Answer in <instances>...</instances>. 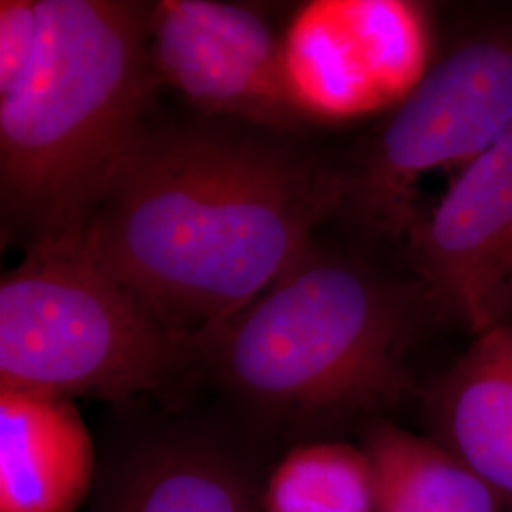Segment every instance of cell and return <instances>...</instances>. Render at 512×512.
<instances>
[{
	"instance_id": "7",
	"label": "cell",
	"mask_w": 512,
	"mask_h": 512,
	"mask_svg": "<svg viewBox=\"0 0 512 512\" xmlns=\"http://www.w3.org/2000/svg\"><path fill=\"white\" fill-rule=\"evenodd\" d=\"M150 57L160 82L209 114L275 131L304 122L285 84L283 35L251 4H152Z\"/></svg>"
},
{
	"instance_id": "9",
	"label": "cell",
	"mask_w": 512,
	"mask_h": 512,
	"mask_svg": "<svg viewBox=\"0 0 512 512\" xmlns=\"http://www.w3.org/2000/svg\"><path fill=\"white\" fill-rule=\"evenodd\" d=\"M264 476L238 440L165 423L110 452L88 512H262Z\"/></svg>"
},
{
	"instance_id": "8",
	"label": "cell",
	"mask_w": 512,
	"mask_h": 512,
	"mask_svg": "<svg viewBox=\"0 0 512 512\" xmlns=\"http://www.w3.org/2000/svg\"><path fill=\"white\" fill-rule=\"evenodd\" d=\"M429 302L480 334L512 308V133L465 165L429 219L412 230Z\"/></svg>"
},
{
	"instance_id": "10",
	"label": "cell",
	"mask_w": 512,
	"mask_h": 512,
	"mask_svg": "<svg viewBox=\"0 0 512 512\" xmlns=\"http://www.w3.org/2000/svg\"><path fill=\"white\" fill-rule=\"evenodd\" d=\"M99 465L73 399L0 389V512H76Z\"/></svg>"
},
{
	"instance_id": "15",
	"label": "cell",
	"mask_w": 512,
	"mask_h": 512,
	"mask_svg": "<svg viewBox=\"0 0 512 512\" xmlns=\"http://www.w3.org/2000/svg\"><path fill=\"white\" fill-rule=\"evenodd\" d=\"M511 313H512V308H511Z\"/></svg>"
},
{
	"instance_id": "11",
	"label": "cell",
	"mask_w": 512,
	"mask_h": 512,
	"mask_svg": "<svg viewBox=\"0 0 512 512\" xmlns=\"http://www.w3.org/2000/svg\"><path fill=\"white\" fill-rule=\"evenodd\" d=\"M433 439L475 469L512 512V325L480 332L435 385Z\"/></svg>"
},
{
	"instance_id": "6",
	"label": "cell",
	"mask_w": 512,
	"mask_h": 512,
	"mask_svg": "<svg viewBox=\"0 0 512 512\" xmlns=\"http://www.w3.org/2000/svg\"><path fill=\"white\" fill-rule=\"evenodd\" d=\"M431 29L408 0H313L283 33V74L304 120L397 109L429 73Z\"/></svg>"
},
{
	"instance_id": "5",
	"label": "cell",
	"mask_w": 512,
	"mask_h": 512,
	"mask_svg": "<svg viewBox=\"0 0 512 512\" xmlns=\"http://www.w3.org/2000/svg\"><path fill=\"white\" fill-rule=\"evenodd\" d=\"M512 133V46L475 40L429 69L393 110L365 158L346 173V202L368 228L397 234L410 222L421 175L471 164Z\"/></svg>"
},
{
	"instance_id": "14",
	"label": "cell",
	"mask_w": 512,
	"mask_h": 512,
	"mask_svg": "<svg viewBox=\"0 0 512 512\" xmlns=\"http://www.w3.org/2000/svg\"><path fill=\"white\" fill-rule=\"evenodd\" d=\"M38 0L0 2V93L12 90L29 69L38 46Z\"/></svg>"
},
{
	"instance_id": "3",
	"label": "cell",
	"mask_w": 512,
	"mask_h": 512,
	"mask_svg": "<svg viewBox=\"0 0 512 512\" xmlns=\"http://www.w3.org/2000/svg\"><path fill=\"white\" fill-rule=\"evenodd\" d=\"M152 4L38 0L35 57L0 93L2 222L25 239L78 232L145 131L160 84Z\"/></svg>"
},
{
	"instance_id": "2",
	"label": "cell",
	"mask_w": 512,
	"mask_h": 512,
	"mask_svg": "<svg viewBox=\"0 0 512 512\" xmlns=\"http://www.w3.org/2000/svg\"><path fill=\"white\" fill-rule=\"evenodd\" d=\"M425 302L420 281L313 241L249 306L198 334L203 378L266 437L327 439L412 391L408 353Z\"/></svg>"
},
{
	"instance_id": "13",
	"label": "cell",
	"mask_w": 512,
	"mask_h": 512,
	"mask_svg": "<svg viewBox=\"0 0 512 512\" xmlns=\"http://www.w3.org/2000/svg\"><path fill=\"white\" fill-rule=\"evenodd\" d=\"M262 512H374V476L363 446L313 439L293 444L262 482Z\"/></svg>"
},
{
	"instance_id": "1",
	"label": "cell",
	"mask_w": 512,
	"mask_h": 512,
	"mask_svg": "<svg viewBox=\"0 0 512 512\" xmlns=\"http://www.w3.org/2000/svg\"><path fill=\"white\" fill-rule=\"evenodd\" d=\"M344 202V169L293 143L147 126L78 232L160 321L202 334L264 293Z\"/></svg>"
},
{
	"instance_id": "4",
	"label": "cell",
	"mask_w": 512,
	"mask_h": 512,
	"mask_svg": "<svg viewBox=\"0 0 512 512\" xmlns=\"http://www.w3.org/2000/svg\"><path fill=\"white\" fill-rule=\"evenodd\" d=\"M203 378L198 334L109 274L80 232L25 247L0 281V389L118 406L171 403Z\"/></svg>"
},
{
	"instance_id": "12",
	"label": "cell",
	"mask_w": 512,
	"mask_h": 512,
	"mask_svg": "<svg viewBox=\"0 0 512 512\" xmlns=\"http://www.w3.org/2000/svg\"><path fill=\"white\" fill-rule=\"evenodd\" d=\"M374 476V512H505L494 490L433 437L372 421L363 444Z\"/></svg>"
}]
</instances>
